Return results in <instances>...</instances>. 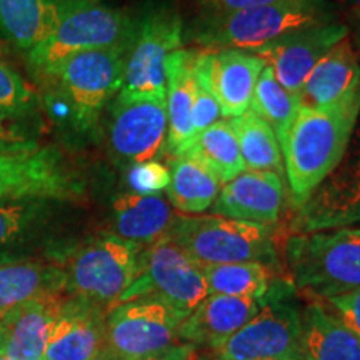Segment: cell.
I'll use <instances>...</instances> for the list:
<instances>
[{
	"label": "cell",
	"instance_id": "obj_40",
	"mask_svg": "<svg viewBox=\"0 0 360 360\" xmlns=\"http://www.w3.org/2000/svg\"><path fill=\"white\" fill-rule=\"evenodd\" d=\"M350 4H352V6L357 8V11H360V0H349Z\"/></svg>",
	"mask_w": 360,
	"mask_h": 360
},
{
	"label": "cell",
	"instance_id": "obj_21",
	"mask_svg": "<svg viewBox=\"0 0 360 360\" xmlns=\"http://www.w3.org/2000/svg\"><path fill=\"white\" fill-rule=\"evenodd\" d=\"M360 84V62L350 39L340 40L314 67L300 89L297 101L300 107H326L339 102Z\"/></svg>",
	"mask_w": 360,
	"mask_h": 360
},
{
	"label": "cell",
	"instance_id": "obj_17",
	"mask_svg": "<svg viewBox=\"0 0 360 360\" xmlns=\"http://www.w3.org/2000/svg\"><path fill=\"white\" fill-rule=\"evenodd\" d=\"M109 309L67 295L62 304L44 360H97L105 354V319Z\"/></svg>",
	"mask_w": 360,
	"mask_h": 360
},
{
	"label": "cell",
	"instance_id": "obj_43",
	"mask_svg": "<svg viewBox=\"0 0 360 360\" xmlns=\"http://www.w3.org/2000/svg\"><path fill=\"white\" fill-rule=\"evenodd\" d=\"M264 360H283V359H264Z\"/></svg>",
	"mask_w": 360,
	"mask_h": 360
},
{
	"label": "cell",
	"instance_id": "obj_20",
	"mask_svg": "<svg viewBox=\"0 0 360 360\" xmlns=\"http://www.w3.org/2000/svg\"><path fill=\"white\" fill-rule=\"evenodd\" d=\"M264 305V297L207 295L179 327V339L193 347L217 350L247 326Z\"/></svg>",
	"mask_w": 360,
	"mask_h": 360
},
{
	"label": "cell",
	"instance_id": "obj_32",
	"mask_svg": "<svg viewBox=\"0 0 360 360\" xmlns=\"http://www.w3.org/2000/svg\"><path fill=\"white\" fill-rule=\"evenodd\" d=\"M209 295L231 297H264L272 285L270 265L260 262H238L204 265Z\"/></svg>",
	"mask_w": 360,
	"mask_h": 360
},
{
	"label": "cell",
	"instance_id": "obj_24",
	"mask_svg": "<svg viewBox=\"0 0 360 360\" xmlns=\"http://www.w3.org/2000/svg\"><path fill=\"white\" fill-rule=\"evenodd\" d=\"M264 67V58L255 53L242 51L214 52L212 79L220 115L233 119L249 110L255 84Z\"/></svg>",
	"mask_w": 360,
	"mask_h": 360
},
{
	"label": "cell",
	"instance_id": "obj_36",
	"mask_svg": "<svg viewBox=\"0 0 360 360\" xmlns=\"http://www.w3.org/2000/svg\"><path fill=\"white\" fill-rule=\"evenodd\" d=\"M125 182L134 193L141 195H155L167 188L170 182V172L159 162L150 160L143 164L129 165L125 172Z\"/></svg>",
	"mask_w": 360,
	"mask_h": 360
},
{
	"label": "cell",
	"instance_id": "obj_2",
	"mask_svg": "<svg viewBox=\"0 0 360 360\" xmlns=\"http://www.w3.org/2000/svg\"><path fill=\"white\" fill-rule=\"evenodd\" d=\"M332 22H339V7L332 0H290L238 12H200L184 27V39L200 51L255 53L285 35Z\"/></svg>",
	"mask_w": 360,
	"mask_h": 360
},
{
	"label": "cell",
	"instance_id": "obj_7",
	"mask_svg": "<svg viewBox=\"0 0 360 360\" xmlns=\"http://www.w3.org/2000/svg\"><path fill=\"white\" fill-rule=\"evenodd\" d=\"M143 245L103 233L65 252V294L110 309L135 281Z\"/></svg>",
	"mask_w": 360,
	"mask_h": 360
},
{
	"label": "cell",
	"instance_id": "obj_18",
	"mask_svg": "<svg viewBox=\"0 0 360 360\" xmlns=\"http://www.w3.org/2000/svg\"><path fill=\"white\" fill-rule=\"evenodd\" d=\"M65 297V292H45L0 314V355L6 360H44Z\"/></svg>",
	"mask_w": 360,
	"mask_h": 360
},
{
	"label": "cell",
	"instance_id": "obj_33",
	"mask_svg": "<svg viewBox=\"0 0 360 360\" xmlns=\"http://www.w3.org/2000/svg\"><path fill=\"white\" fill-rule=\"evenodd\" d=\"M214 52L195 51L192 64L193 105H192V130L193 135L215 124L220 117V107L215 97L212 79Z\"/></svg>",
	"mask_w": 360,
	"mask_h": 360
},
{
	"label": "cell",
	"instance_id": "obj_19",
	"mask_svg": "<svg viewBox=\"0 0 360 360\" xmlns=\"http://www.w3.org/2000/svg\"><path fill=\"white\" fill-rule=\"evenodd\" d=\"M285 204V186L274 172L247 170L220 188L214 200L212 215L272 225L281 219Z\"/></svg>",
	"mask_w": 360,
	"mask_h": 360
},
{
	"label": "cell",
	"instance_id": "obj_13",
	"mask_svg": "<svg viewBox=\"0 0 360 360\" xmlns=\"http://www.w3.org/2000/svg\"><path fill=\"white\" fill-rule=\"evenodd\" d=\"M167 127L165 101L117 96L107 122L112 159L120 165H135L162 157L165 154Z\"/></svg>",
	"mask_w": 360,
	"mask_h": 360
},
{
	"label": "cell",
	"instance_id": "obj_29",
	"mask_svg": "<svg viewBox=\"0 0 360 360\" xmlns=\"http://www.w3.org/2000/svg\"><path fill=\"white\" fill-rule=\"evenodd\" d=\"M169 204L180 214H202L210 209L220 192V182L199 162L187 157L170 159Z\"/></svg>",
	"mask_w": 360,
	"mask_h": 360
},
{
	"label": "cell",
	"instance_id": "obj_42",
	"mask_svg": "<svg viewBox=\"0 0 360 360\" xmlns=\"http://www.w3.org/2000/svg\"><path fill=\"white\" fill-rule=\"evenodd\" d=\"M197 360H215V359H214V357H212V359H204V357H202V355H200V357L197 359Z\"/></svg>",
	"mask_w": 360,
	"mask_h": 360
},
{
	"label": "cell",
	"instance_id": "obj_37",
	"mask_svg": "<svg viewBox=\"0 0 360 360\" xmlns=\"http://www.w3.org/2000/svg\"><path fill=\"white\" fill-rule=\"evenodd\" d=\"M319 302L326 304V307L360 339V287Z\"/></svg>",
	"mask_w": 360,
	"mask_h": 360
},
{
	"label": "cell",
	"instance_id": "obj_12",
	"mask_svg": "<svg viewBox=\"0 0 360 360\" xmlns=\"http://www.w3.org/2000/svg\"><path fill=\"white\" fill-rule=\"evenodd\" d=\"M85 180L56 146L0 154V197H37L57 202L80 199Z\"/></svg>",
	"mask_w": 360,
	"mask_h": 360
},
{
	"label": "cell",
	"instance_id": "obj_44",
	"mask_svg": "<svg viewBox=\"0 0 360 360\" xmlns=\"http://www.w3.org/2000/svg\"><path fill=\"white\" fill-rule=\"evenodd\" d=\"M0 360H6V359H4V357H2V355H0Z\"/></svg>",
	"mask_w": 360,
	"mask_h": 360
},
{
	"label": "cell",
	"instance_id": "obj_25",
	"mask_svg": "<svg viewBox=\"0 0 360 360\" xmlns=\"http://www.w3.org/2000/svg\"><path fill=\"white\" fill-rule=\"evenodd\" d=\"M195 51L179 49L167 58V142L165 155L170 159L179 157L188 147L195 135L192 130V105H193V82L192 64Z\"/></svg>",
	"mask_w": 360,
	"mask_h": 360
},
{
	"label": "cell",
	"instance_id": "obj_16",
	"mask_svg": "<svg viewBox=\"0 0 360 360\" xmlns=\"http://www.w3.org/2000/svg\"><path fill=\"white\" fill-rule=\"evenodd\" d=\"M345 37H349V27L340 20L332 22L285 35L255 56L264 58L282 87L297 97L314 67Z\"/></svg>",
	"mask_w": 360,
	"mask_h": 360
},
{
	"label": "cell",
	"instance_id": "obj_31",
	"mask_svg": "<svg viewBox=\"0 0 360 360\" xmlns=\"http://www.w3.org/2000/svg\"><path fill=\"white\" fill-rule=\"evenodd\" d=\"M299 109L300 105L297 97L282 87L276 79L272 67L265 64L255 84L249 110L270 125L281 147L289 134L290 125L294 124Z\"/></svg>",
	"mask_w": 360,
	"mask_h": 360
},
{
	"label": "cell",
	"instance_id": "obj_1",
	"mask_svg": "<svg viewBox=\"0 0 360 360\" xmlns=\"http://www.w3.org/2000/svg\"><path fill=\"white\" fill-rule=\"evenodd\" d=\"M359 115L360 84L332 105L300 107L297 112L281 147L295 210L344 160Z\"/></svg>",
	"mask_w": 360,
	"mask_h": 360
},
{
	"label": "cell",
	"instance_id": "obj_39",
	"mask_svg": "<svg viewBox=\"0 0 360 360\" xmlns=\"http://www.w3.org/2000/svg\"><path fill=\"white\" fill-rule=\"evenodd\" d=\"M199 357H200L199 349L193 347V345L180 342V344L164 350V352L148 355V357H142V359H135V360H197Z\"/></svg>",
	"mask_w": 360,
	"mask_h": 360
},
{
	"label": "cell",
	"instance_id": "obj_28",
	"mask_svg": "<svg viewBox=\"0 0 360 360\" xmlns=\"http://www.w3.org/2000/svg\"><path fill=\"white\" fill-rule=\"evenodd\" d=\"M179 157L199 162L219 179L220 184L231 182L237 175L245 172L240 148L229 120H217L197 134Z\"/></svg>",
	"mask_w": 360,
	"mask_h": 360
},
{
	"label": "cell",
	"instance_id": "obj_5",
	"mask_svg": "<svg viewBox=\"0 0 360 360\" xmlns=\"http://www.w3.org/2000/svg\"><path fill=\"white\" fill-rule=\"evenodd\" d=\"M165 237L200 267L238 262L272 265L277 260L270 225L220 215L175 214Z\"/></svg>",
	"mask_w": 360,
	"mask_h": 360
},
{
	"label": "cell",
	"instance_id": "obj_15",
	"mask_svg": "<svg viewBox=\"0 0 360 360\" xmlns=\"http://www.w3.org/2000/svg\"><path fill=\"white\" fill-rule=\"evenodd\" d=\"M360 227V150L315 188L290 222L292 233Z\"/></svg>",
	"mask_w": 360,
	"mask_h": 360
},
{
	"label": "cell",
	"instance_id": "obj_38",
	"mask_svg": "<svg viewBox=\"0 0 360 360\" xmlns=\"http://www.w3.org/2000/svg\"><path fill=\"white\" fill-rule=\"evenodd\" d=\"M282 2H290V0H202V12H238L249 11V8L276 6V4Z\"/></svg>",
	"mask_w": 360,
	"mask_h": 360
},
{
	"label": "cell",
	"instance_id": "obj_26",
	"mask_svg": "<svg viewBox=\"0 0 360 360\" xmlns=\"http://www.w3.org/2000/svg\"><path fill=\"white\" fill-rule=\"evenodd\" d=\"M58 13L60 0H0V37L32 51L53 32Z\"/></svg>",
	"mask_w": 360,
	"mask_h": 360
},
{
	"label": "cell",
	"instance_id": "obj_23",
	"mask_svg": "<svg viewBox=\"0 0 360 360\" xmlns=\"http://www.w3.org/2000/svg\"><path fill=\"white\" fill-rule=\"evenodd\" d=\"M174 215L172 205L160 193L141 195L125 192L117 195L112 204L115 236L143 247L167 236Z\"/></svg>",
	"mask_w": 360,
	"mask_h": 360
},
{
	"label": "cell",
	"instance_id": "obj_11",
	"mask_svg": "<svg viewBox=\"0 0 360 360\" xmlns=\"http://www.w3.org/2000/svg\"><path fill=\"white\" fill-rule=\"evenodd\" d=\"M184 319L155 297H137L112 305L105 319V354L114 360H135L180 344Z\"/></svg>",
	"mask_w": 360,
	"mask_h": 360
},
{
	"label": "cell",
	"instance_id": "obj_3",
	"mask_svg": "<svg viewBox=\"0 0 360 360\" xmlns=\"http://www.w3.org/2000/svg\"><path fill=\"white\" fill-rule=\"evenodd\" d=\"M283 250L292 285L314 299L360 287V227L292 233Z\"/></svg>",
	"mask_w": 360,
	"mask_h": 360
},
{
	"label": "cell",
	"instance_id": "obj_14",
	"mask_svg": "<svg viewBox=\"0 0 360 360\" xmlns=\"http://www.w3.org/2000/svg\"><path fill=\"white\" fill-rule=\"evenodd\" d=\"M64 202L37 197H0V264L20 260H56L52 249L53 215Z\"/></svg>",
	"mask_w": 360,
	"mask_h": 360
},
{
	"label": "cell",
	"instance_id": "obj_34",
	"mask_svg": "<svg viewBox=\"0 0 360 360\" xmlns=\"http://www.w3.org/2000/svg\"><path fill=\"white\" fill-rule=\"evenodd\" d=\"M42 110L35 114L0 110V154L32 152L42 147Z\"/></svg>",
	"mask_w": 360,
	"mask_h": 360
},
{
	"label": "cell",
	"instance_id": "obj_10",
	"mask_svg": "<svg viewBox=\"0 0 360 360\" xmlns=\"http://www.w3.org/2000/svg\"><path fill=\"white\" fill-rule=\"evenodd\" d=\"M207 295L209 289L200 265L164 237L143 247L137 277L119 302L137 297H155L186 319Z\"/></svg>",
	"mask_w": 360,
	"mask_h": 360
},
{
	"label": "cell",
	"instance_id": "obj_27",
	"mask_svg": "<svg viewBox=\"0 0 360 360\" xmlns=\"http://www.w3.org/2000/svg\"><path fill=\"white\" fill-rule=\"evenodd\" d=\"M45 292H65L60 262L37 259L0 264V314Z\"/></svg>",
	"mask_w": 360,
	"mask_h": 360
},
{
	"label": "cell",
	"instance_id": "obj_22",
	"mask_svg": "<svg viewBox=\"0 0 360 360\" xmlns=\"http://www.w3.org/2000/svg\"><path fill=\"white\" fill-rule=\"evenodd\" d=\"M304 360H360V339L319 300L300 310Z\"/></svg>",
	"mask_w": 360,
	"mask_h": 360
},
{
	"label": "cell",
	"instance_id": "obj_6",
	"mask_svg": "<svg viewBox=\"0 0 360 360\" xmlns=\"http://www.w3.org/2000/svg\"><path fill=\"white\" fill-rule=\"evenodd\" d=\"M134 19L135 32L125 62L122 89L117 96L165 101V65L170 53L182 49L186 25L179 8L169 0H152Z\"/></svg>",
	"mask_w": 360,
	"mask_h": 360
},
{
	"label": "cell",
	"instance_id": "obj_8",
	"mask_svg": "<svg viewBox=\"0 0 360 360\" xmlns=\"http://www.w3.org/2000/svg\"><path fill=\"white\" fill-rule=\"evenodd\" d=\"M212 354L215 360H304L295 287L274 281L259 314Z\"/></svg>",
	"mask_w": 360,
	"mask_h": 360
},
{
	"label": "cell",
	"instance_id": "obj_41",
	"mask_svg": "<svg viewBox=\"0 0 360 360\" xmlns=\"http://www.w3.org/2000/svg\"><path fill=\"white\" fill-rule=\"evenodd\" d=\"M97 360H112V359H110L107 354H103V355H101V357H98Z\"/></svg>",
	"mask_w": 360,
	"mask_h": 360
},
{
	"label": "cell",
	"instance_id": "obj_35",
	"mask_svg": "<svg viewBox=\"0 0 360 360\" xmlns=\"http://www.w3.org/2000/svg\"><path fill=\"white\" fill-rule=\"evenodd\" d=\"M0 110L35 114L40 112L39 96L0 52Z\"/></svg>",
	"mask_w": 360,
	"mask_h": 360
},
{
	"label": "cell",
	"instance_id": "obj_9",
	"mask_svg": "<svg viewBox=\"0 0 360 360\" xmlns=\"http://www.w3.org/2000/svg\"><path fill=\"white\" fill-rule=\"evenodd\" d=\"M129 49L114 47L79 52L65 58L44 77L56 84L69 98L77 120L79 135L96 129L103 107L122 89Z\"/></svg>",
	"mask_w": 360,
	"mask_h": 360
},
{
	"label": "cell",
	"instance_id": "obj_30",
	"mask_svg": "<svg viewBox=\"0 0 360 360\" xmlns=\"http://www.w3.org/2000/svg\"><path fill=\"white\" fill-rule=\"evenodd\" d=\"M227 120L236 134L245 169L274 172L282 177V148L270 125L252 110Z\"/></svg>",
	"mask_w": 360,
	"mask_h": 360
},
{
	"label": "cell",
	"instance_id": "obj_4",
	"mask_svg": "<svg viewBox=\"0 0 360 360\" xmlns=\"http://www.w3.org/2000/svg\"><path fill=\"white\" fill-rule=\"evenodd\" d=\"M134 32L135 19L127 12L101 6L97 0H60L56 29L27 52V58L35 74L47 77L58 64L79 52L130 47Z\"/></svg>",
	"mask_w": 360,
	"mask_h": 360
}]
</instances>
